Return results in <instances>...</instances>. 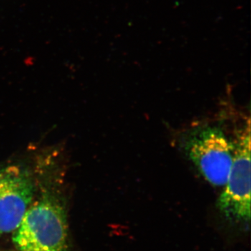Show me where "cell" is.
Segmentation results:
<instances>
[{"label": "cell", "instance_id": "obj_3", "mask_svg": "<svg viewBox=\"0 0 251 251\" xmlns=\"http://www.w3.org/2000/svg\"><path fill=\"white\" fill-rule=\"evenodd\" d=\"M239 135L233 162L218 206L231 220L247 224L251 219V127Z\"/></svg>", "mask_w": 251, "mask_h": 251}, {"label": "cell", "instance_id": "obj_4", "mask_svg": "<svg viewBox=\"0 0 251 251\" xmlns=\"http://www.w3.org/2000/svg\"><path fill=\"white\" fill-rule=\"evenodd\" d=\"M34 191L28 173L14 168L0 171V236L18 228L33 202Z\"/></svg>", "mask_w": 251, "mask_h": 251}, {"label": "cell", "instance_id": "obj_2", "mask_svg": "<svg viewBox=\"0 0 251 251\" xmlns=\"http://www.w3.org/2000/svg\"><path fill=\"white\" fill-rule=\"evenodd\" d=\"M185 151L210 184L225 186L234 159L233 144L215 127L196 128L185 142Z\"/></svg>", "mask_w": 251, "mask_h": 251}, {"label": "cell", "instance_id": "obj_1", "mask_svg": "<svg viewBox=\"0 0 251 251\" xmlns=\"http://www.w3.org/2000/svg\"><path fill=\"white\" fill-rule=\"evenodd\" d=\"M13 242L20 251H68L67 215L60 202L49 193L32 202Z\"/></svg>", "mask_w": 251, "mask_h": 251}]
</instances>
